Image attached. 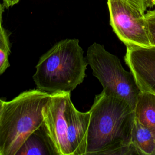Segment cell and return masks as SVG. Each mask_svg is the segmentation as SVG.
<instances>
[{"instance_id": "9a60e30c", "label": "cell", "mask_w": 155, "mask_h": 155, "mask_svg": "<svg viewBox=\"0 0 155 155\" xmlns=\"http://www.w3.org/2000/svg\"><path fill=\"white\" fill-rule=\"evenodd\" d=\"M146 8H152L155 7V0H143Z\"/></svg>"}, {"instance_id": "8992f818", "label": "cell", "mask_w": 155, "mask_h": 155, "mask_svg": "<svg viewBox=\"0 0 155 155\" xmlns=\"http://www.w3.org/2000/svg\"><path fill=\"white\" fill-rule=\"evenodd\" d=\"M110 24L126 47H153L145 13L125 0H107Z\"/></svg>"}, {"instance_id": "2e32d148", "label": "cell", "mask_w": 155, "mask_h": 155, "mask_svg": "<svg viewBox=\"0 0 155 155\" xmlns=\"http://www.w3.org/2000/svg\"><path fill=\"white\" fill-rule=\"evenodd\" d=\"M4 5H2L0 2V22L2 21V13L4 12Z\"/></svg>"}, {"instance_id": "8fae6325", "label": "cell", "mask_w": 155, "mask_h": 155, "mask_svg": "<svg viewBox=\"0 0 155 155\" xmlns=\"http://www.w3.org/2000/svg\"><path fill=\"white\" fill-rule=\"evenodd\" d=\"M10 53V45L8 35L0 22V75L10 66L8 56Z\"/></svg>"}, {"instance_id": "30bf717a", "label": "cell", "mask_w": 155, "mask_h": 155, "mask_svg": "<svg viewBox=\"0 0 155 155\" xmlns=\"http://www.w3.org/2000/svg\"><path fill=\"white\" fill-rule=\"evenodd\" d=\"M131 143L140 154L155 155V131L143 125L135 117L132 129Z\"/></svg>"}, {"instance_id": "52a82bcc", "label": "cell", "mask_w": 155, "mask_h": 155, "mask_svg": "<svg viewBox=\"0 0 155 155\" xmlns=\"http://www.w3.org/2000/svg\"><path fill=\"white\" fill-rule=\"evenodd\" d=\"M124 61L139 90L155 94V47H127Z\"/></svg>"}, {"instance_id": "7a4b0ae2", "label": "cell", "mask_w": 155, "mask_h": 155, "mask_svg": "<svg viewBox=\"0 0 155 155\" xmlns=\"http://www.w3.org/2000/svg\"><path fill=\"white\" fill-rule=\"evenodd\" d=\"M42 114L43 125L56 155H85L90 111L78 110L70 92L51 93Z\"/></svg>"}, {"instance_id": "4fadbf2b", "label": "cell", "mask_w": 155, "mask_h": 155, "mask_svg": "<svg viewBox=\"0 0 155 155\" xmlns=\"http://www.w3.org/2000/svg\"><path fill=\"white\" fill-rule=\"evenodd\" d=\"M130 4H131L134 7L140 10L143 13H145L147 8L144 4L143 0H125Z\"/></svg>"}, {"instance_id": "e0dca14e", "label": "cell", "mask_w": 155, "mask_h": 155, "mask_svg": "<svg viewBox=\"0 0 155 155\" xmlns=\"http://www.w3.org/2000/svg\"><path fill=\"white\" fill-rule=\"evenodd\" d=\"M3 102H4V101H3V100H2V99L0 98V114H1V112L2 108Z\"/></svg>"}, {"instance_id": "5b68a950", "label": "cell", "mask_w": 155, "mask_h": 155, "mask_svg": "<svg viewBox=\"0 0 155 155\" xmlns=\"http://www.w3.org/2000/svg\"><path fill=\"white\" fill-rule=\"evenodd\" d=\"M86 60L101 84L102 91L122 99L134 110L140 90L132 73L123 68L119 59L102 45L94 42L87 49Z\"/></svg>"}, {"instance_id": "ba28073f", "label": "cell", "mask_w": 155, "mask_h": 155, "mask_svg": "<svg viewBox=\"0 0 155 155\" xmlns=\"http://www.w3.org/2000/svg\"><path fill=\"white\" fill-rule=\"evenodd\" d=\"M56 154L50 142L43 124L30 134L19 148L16 155Z\"/></svg>"}, {"instance_id": "3957f363", "label": "cell", "mask_w": 155, "mask_h": 155, "mask_svg": "<svg viewBox=\"0 0 155 155\" xmlns=\"http://www.w3.org/2000/svg\"><path fill=\"white\" fill-rule=\"evenodd\" d=\"M87 65L79 39H65L41 56L33 79L38 89L50 94L71 92L83 82Z\"/></svg>"}, {"instance_id": "5bb4252c", "label": "cell", "mask_w": 155, "mask_h": 155, "mask_svg": "<svg viewBox=\"0 0 155 155\" xmlns=\"http://www.w3.org/2000/svg\"><path fill=\"white\" fill-rule=\"evenodd\" d=\"M3 5L5 7L8 8L16 4H18L19 0H2Z\"/></svg>"}, {"instance_id": "6da1fadb", "label": "cell", "mask_w": 155, "mask_h": 155, "mask_svg": "<svg viewBox=\"0 0 155 155\" xmlns=\"http://www.w3.org/2000/svg\"><path fill=\"white\" fill-rule=\"evenodd\" d=\"M89 111L85 155L140 154L131 143L135 116L127 102L102 91Z\"/></svg>"}, {"instance_id": "9c48e42d", "label": "cell", "mask_w": 155, "mask_h": 155, "mask_svg": "<svg viewBox=\"0 0 155 155\" xmlns=\"http://www.w3.org/2000/svg\"><path fill=\"white\" fill-rule=\"evenodd\" d=\"M135 118L155 131V94L140 91L134 109Z\"/></svg>"}, {"instance_id": "277c9868", "label": "cell", "mask_w": 155, "mask_h": 155, "mask_svg": "<svg viewBox=\"0 0 155 155\" xmlns=\"http://www.w3.org/2000/svg\"><path fill=\"white\" fill-rule=\"evenodd\" d=\"M50 96L37 88L4 101L0 114V155H16L28 136L43 124L42 110Z\"/></svg>"}, {"instance_id": "7c38bea8", "label": "cell", "mask_w": 155, "mask_h": 155, "mask_svg": "<svg viewBox=\"0 0 155 155\" xmlns=\"http://www.w3.org/2000/svg\"><path fill=\"white\" fill-rule=\"evenodd\" d=\"M147 21L149 36L153 47H155V10H148L145 13Z\"/></svg>"}]
</instances>
